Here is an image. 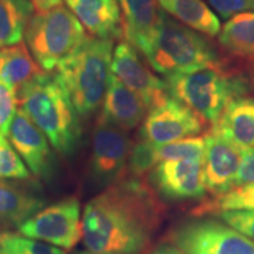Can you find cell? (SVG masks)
Masks as SVG:
<instances>
[{
    "instance_id": "obj_12",
    "label": "cell",
    "mask_w": 254,
    "mask_h": 254,
    "mask_svg": "<svg viewBox=\"0 0 254 254\" xmlns=\"http://www.w3.org/2000/svg\"><path fill=\"white\" fill-rule=\"evenodd\" d=\"M148 178L155 192L168 200L200 199L206 194L204 159L160 161Z\"/></svg>"
},
{
    "instance_id": "obj_5",
    "label": "cell",
    "mask_w": 254,
    "mask_h": 254,
    "mask_svg": "<svg viewBox=\"0 0 254 254\" xmlns=\"http://www.w3.org/2000/svg\"><path fill=\"white\" fill-rule=\"evenodd\" d=\"M168 93L192 110L204 122L214 125L232 99L243 97L247 84L227 74L221 66L166 77Z\"/></svg>"
},
{
    "instance_id": "obj_17",
    "label": "cell",
    "mask_w": 254,
    "mask_h": 254,
    "mask_svg": "<svg viewBox=\"0 0 254 254\" xmlns=\"http://www.w3.org/2000/svg\"><path fill=\"white\" fill-rule=\"evenodd\" d=\"M212 132L244 151L254 147V98L232 99L213 125Z\"/></svg>"
},
{
    "instance_id": "obj_31",
    "label": "cell",
    "mask_w": 254,
    "mask_h": 254,
    "mask_svg": "<svg viewBox=\"0 0 254 254\" xmlns=\"http://www.w3.org/2000/svg\"><path fill=\"white\" fill-rule=\"evenodd\" d=\"M209 5L224 19L243 12H254V0H208Z\"/></svg>"
},
{
    "instance_id": "obj_19",
    "label": "cell",
    "mask_w": 254,
    "mask_h": 254,
    "mask_svg": "<svg viewBox=\"0 0 254 254\" xmlns=\"http://www.w3.org/2000/svg\"><path fill=\"white\" fill-rule=\"evenodd\" d=\"M123 11V36L136 51L148 39L159 20L158 0H119Z\"/></svg>"
},
{
    "instance_id": "obj_13",
    "label": "cell",
    "mask_w": 254,
    "mask_h": 254,
    "mask_svg": "<svg viewBox=\"0 0 254 254\" xmlns=\"http://www.w3.org/2000/svg\"><path fill=\"white\" fill-rule=\"evenodd\" d=\"M111 71L125 86L144 100L147 110L170 97L166 81L152 73L141 62L135 47L126 40L120 41L113 50Z\"/></svg>"
},
{
    "instance_id": "obj_18",
    "label": "cell",
    "mask_w": 254,
    "mask_h": 254,
    "mask_svg": "<svg viewBox=\"0 0 254 254\" xmlns=\"http://www.w3.org/2000/svg\"><path fill=\"white\" fill-rule=\"evenodd\" d=\"M45 206V200L18 183L0 179V225L19 227Z\"/></svg>"
},
{
    "instance_id": "obj_20",
    "label": "cell",
    "mask_w": 254,
    "mask_h": 254,
    "mask_svg": "<svg viewBox=\"0 0 254 254\" xmlns=\"http://www.w3.org/2000/svg\"><path fill=\"white\" fill-rule=\"evenodd\" d=\"M163 11L199 33L215 37L221 24L217 14L202 0H158Z\"/></svg>"
},
{
    "instance_id": "obj_11",
    "label": "cell",
    "mask_w": 254,
    "mask_h": 254,
    "mask_svg": "<svg viewBox=\"0 0 254 254\" xmlns=\"http://www.w3.org/2000/svg\"><path fill=\"white\" fill-rule=\"evenodd\" d=\"M14 150L38 180H51L56 173V154L46 135L18 107L8 129Z\"/></svg>"
},
{
    "instance_id": "obj_14",
    "label": "cell",
    "mask_w": 254,
    "mask_h": 254,
    "mask_svg": "<svg viewBox=\"0 0 254 254\" xmlns=\"http://www.w3.org/2000/svg\"><path fill=\"white\" fill-rule=\"evenodd\" d=\"M204 176L206 192L219 195L234 187L244 150L211 132L205 135Z\"/></svg>"
},
{
    "instance_id": "obj_9",
    "label": "cell",
    "mask_w": 254,
    "mask_h": 254,
    "mask_svg": "<svg viewBox=\"0 0 254 254\" xmlns=\"http://www.w3.org/2000/svg\"><path fill=\"white\" fill-rule=\"evenodd\" d=\"M132 146L127 132L98 120L90 160L91 179L95 185L106 189L124 176Z\"/></svg>"
},
{
    "instance_id": "obj_10",
    "label": "cell",
    "mask_w": 254,
    "mask_h": 254,
    "mask_svg": "<svg viewBox=\"0 0 254 254\" xmlns=\"http://www.w3.org/2000/svg\"><path fill=\"white\" fill-rule=\"evenodd\" d=\"M205 122L189 107L170 97L148 110L141 127V138L164 145L202 132Z\"/></svg>"
},
{
    "instance_id": "obj_25",
    "label": "cell",
    "mask_w": 254,
    "mask_h": 254,
    "mask_svg": "<svg viewBox=\"0 0 254 254\" xmlns=\"http://www.w3.org/2000/svg\"><path fill=\"white\" fill-rule=\"evenodd\" d=\"M205 135H194L180 140L157 145L159 163L165 160H187V159H204Z\"/></svg>"
},
{
    "instance_id": "obj_16",
    "label": "cell",
    "mask_w": 254,
    "mask_h": 254,
    "mask_svg": "<svg viewBox=\"0 0 254 254\" xmlns=\"http://www.w3.org/2000/svg\"><path fill=\"white\" fill-rule=\"evenodd\" d=\"M92 37L113 40L123 36V23L117 0H65Z\"/></svg>"
},
{
    "instance_id": "obj_3",
    "label": "cell",
    "mask_w": 254,
    "mask_h": 254,
    "mask_svg": "<svg viewBox=\"0 0 254 254\" xmlns=\"http://www.w3.org/2000/svg\"><path fill=\"white\" fill-rule=\"evenodd\" d=\"M139 52L155 72L165 77L221 66L214 47L204 36L174 20L163 9Z\"/></svg>"
},
{
    "instance_id": "obj_28",
    "label": "cell",
    "mask_w": 254,
    "mask_h": 254,
    "mask_svg": "<svg viewBox=\"0 0 254 254\" xmlns=\"http://www.w3.org/2000/svg\"><path fill=\"white\" fill-rule=\"evenodd\" d=\"M32 174L5 135L0 134V179L30 180Z\"/></svg>"
},
{
    "instance_id": "obj_32",
    "label": "cell",
    "mask_w": 254,
    "mask_h": 254,
    "mask_svg": "<svg viewBox=\"0 0 254 254\" xmlns=\"http://www.w3.org/2000/svg\"><path fill=\"white\" fill-rule=\"evenodd\" d=\"M252 183H254V147L244 152L243 160L234 180V187Z\"/></svg>"
},
{
    "instance_id": "obj_24",
    "label": "cell",
    "mask_w": 254,
    "mask_h": 254,
    "mask_svg": "<svg viewBox=\"0 0 254 254\" xmlns=\"http://www.w3.org/2000/svg\"><path fill=\"white\" fill-rule=\"evenodd\" d=\"M254 209V183L236 186L222 194L214 195L209 201L195 209L196 215L219 214L225 211H251Z\"/></svg>"
},
{
    "instance_id": "obj_35",
    "label": "cell",
    "mask_w": 254,
    "mask_h": 254,
    "mask_svg": "<svg viewBox=\"0 0 254 254\" xmlns=\"http://www.w3.org/2000/svg\"><path fill=\"white\" fill-rule=\"evenodd\" d=\"M77 254H101V253H94V252H91V251H87V252H79Z\"/></svg>"
},
{
    "instance_id": "obj_6",
    "label": "cell",
    "mask_w": 254,
    "mask_h": 254,
    "mask_svg": "<svg viewBox=\"0 0 254 254\" xmlns=\"http://www.w3.org/2000/svg\"><path fill=\"white\" fill-rule=\"evenodd\" d=\"M31 55L45 72H52L87 38L77 17L60 5L32 15L25 30Z\"/></svg>"
},
{
    "instance_id": "obj_15",
    "label": "cell",
    "mask_w": 254,
    "mask_h": 254,
    "mask_svg": "<svg viewBox=\"0 0 254 254\" xmlns=\"http://www.w3.org/2000/svg\"><path fill=\"white\" fill-rule=\"evenodd\" d=\"M147 111L144 100L135 92L125 86L116 75L111 74L103 101V111L98 120L127 132L141 123Z\"/></svg>"
},
{
    "instance_id": "obj_33",
    "label": "cell",
    "mask_w": 254,
    "mask_h": 254,
    "mask_svg": "<svg viewBox=\"0 0 254 254\" xmlns=\"http://www.w3.org/2000/svg\"><path fill=\"white\" fill-rule=\"evenodd\" d=\"M30 1L37 12H43L60 6L64 0H30Z\"/></svg>"
},
{
    "instance_id": "obj_1",
    "label": "cell",
    "mask_w": 254,
    "mask_h": 254,
    "mask_svg": "<svg viewBox=\"0 0 254 254\" xmlns=\"http://www.w3.org/2000/svg\"><path fill=\"white\" fill-rule=\"evenodd\" d=\"M157 192L141 178L122 177L92 198L81 217L82 243L101 254H140L163 221Z\"/></svg>"
},
{
    "instance_id": "obj_21",
    "label": "cell",
    "mask_w": 254,
    "mask_h": 254,
    "mask_svg": "<svg viewBox=\"0 0 254 254\" xmlns=\"http://www.w3.org/2000/svg\"><path fill=\"white\" fill-rule=\"evenodd\" d=\"M44 73L24 41L0 49V80L17 91Z\"/></svg>"
},
{
    "instance_id": "obj_2",
    "label": "cell",
    "mask_w": 254,
    "mask_h": 254,
    "mask_svg": "<svg viewBox=\"0 0 254 254\" xmlns=\"http://www.w3.org/2000/svg\"><path fill=\"white\" fill-rule=\"evenodd\" d=\"M19 109L34 123L63 157L77 151L81 138L80 117L56 73L34 78L17 91Z\"/></svg>"
},
{
    "instance_id": "obj_7",
    "label": "cell",
    "mask_w": 254,
    "mask_h": 254,
    "mask_svg": "<svg viewBox=\"0 0 254 254\" xmlns=\"http://www.w3.org/2000/svg\"><path fill=\"white\" fill-rule=\"evenodd\" d=\"M21 236L63 250H72L82 239L81 207L75 196L40 209L18 227Z\"/></svg>"
},
{
    "instance_id": "obj_34",
    "label": "cell",
    "mask_w": 254,
    "mask_h": 254,
    "mask_svg": "<svg viewBox=\"0 0 254 254\" xmlns=\"http://www.w3.org/2000/svg\"><path fill=\"white\" fill-rule=\"evenodd\" d=\"M148 254H185L179 247H177L174 244H161L157 249H154Z\"/></svg>"
},
{
    "instance_id": "obj_23",
    "label": "cell",
    "mask_w": 254,
    "mask_h": 254,
    "mask_svg": "<svg viewBox=\"0 0 254 254\" xmlns=\"http://www.w3.org/2000/svg\"><path fill=\"white\" fill-rule=\"evenodd\" d=\"M33 9L30 0H0V49L23 41Z\"/></svg>"
},
{
    "instance_id": "obj_4",
    "label": "cell",
    "mask_w": 254,
    "mask_h": 254,
    "mask_svg": "<svg viewBox=\"0 0 254 254\" xmlns=\"http://www.w3.org/2000/svg\"><path fill=\"white\" fill-rule=\"evenodd\" d=\"M113 40L87 37L57 66V78L80 118H87L103 104L112 71Z\"/></svg>"
},
{
    "instance_id": "obj_36",
    "label": "cell",
    "mask_w": 254,
    "mask_h": 254,
    "mask_svg": "<svg viewBox=\"0 0 254 254\" xmlns=\"http://www.w3.org/2000/svg\"><path fill=\"white\" fill-rule=\"evenodd\" d=\"M0 254H7V253L4 252V251H2V250H0Z\"/></svg>"
},
{
    "instance_id": "obj_22",
    "label": "cell",
    "mask_w": 254,
    "mask_h": 254,
    "mask_svg": "<svg viewBox=\"0 0 254 254\" xmlns=\"http://www.w3.org/2000/svg\"><path fill=\"white\" fill-rule=\"evenodd\" d=\"M219 43L234 56L254 57V12H243L221 26Z\"/></svg>"
},
{
    "instance_id": "obj_30",
    "label": "cell",
    "mask_w": 254,
    "mask_h": 254,
    "mask_svg": "<svg viewBox=\"0 0 254 254\" xmlns=\"http://www.w3.org/2000/svg\"><path fill=\"white\" fill-rule=\"evenodd\" d=\"M218 215L228 226L254 241V209H251V211H225Z\"/></svg>"
},
{
    "instance_id": "obj_8",
    "label": "cell",
    "mask_w": 254,
    "mask_h": 254,
    "mask_svg": "<svg viewBox=\"0 0 254 254\" xmlns=\"http://www.w3.org/2000/svg\"><path fill=\"white\" fill-rule=\"evenodd\" d=\"M170 238L185 254H254V241L211 219L180 225Z\"/></svg>"
},
{
    "instance_id": "obj_26",
    "label": "cell",
    "mask_w": 254,
    "mask_h": 254,
    "mask_svg": "<svg viewBox=\"0 0 254 254\" xmlns=\"http://www.w3.org/2000/svg\"><path fill=\"white\" fill-rule=\"evenodd\" d=\"M0 250L7 254H66L57 246L13 233H0Z\"/></svg>"
},
{
    "instance_id": "obj_27",
    "label": "cell",
    "mask_w": 254,
    "mask_h": 254,
    "mask_svg": "<svg viewBox=\"0 0 254 254\" xmlns=\"http://www.w3.org/2000/svg\"><path fill=\"white\" fill-rule=\"evenodd\" d=\"M158 164L157 145L141 139L132 146L126 170L128 176L141 178L144 174L151 172Z\"/></svg>"
},
{
    "instance_id": "obj_29",
    "label": "cell",
    "mask_w": 254,
    "mask_h": 254,
    "mask_svg": "<svg viewBox=\"0 0 254 254\" xmlns=\"http://www.w3.org/2000/svg\"><path fill=\"white\" fill-rule=\"evenodd\" d=\"M18 110L17 90L0 80V134L7 135L9 126Z\"/></svg>"
}]
</instances>
